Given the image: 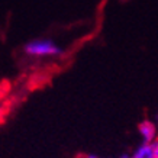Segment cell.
Segmentation results:
<instances>
[{
  "instance_id": "obj_3",
  "label": "cell",
  "mask_w": 158,
  "mask_h": 158,
  "mask_svg": "<svg viewBox=\"0 0 158 158\" xmlns=\"http://www.w3.org/2000/svg\"><path fill=\"white\" fill-rule=\"evenodd\" d=\"M131 157L132 158H157V155H155V149H154L152 144L142 142V144L132 152Z\"/></svg>"
},
{
  "instance_id": "obj_5",
  "label": "cell",
  "mask_w": 158,
  "mask_h": 158,
  "mask_svg": "<svg viewBox=\"0 0 158 158\" xmlns=\"http://www.w3.org/2000/svg\"><path fill=\"white\" fill-rule=\"evenodd\" d=\"M84 158H100V157H97V155H86Z\"/></svg>"
},
{
  "instance_id": "obj_1",
  "label": "cell",
  "mask_w": 158,
  "mask_h": 158,
  "mask_svg": "<svg viewBox=\"0 0 158 158\" xmlns=\"http://www.w3.org/2000/svg\"><path fill=\"white\" fill-rule=\"evenodd\" d=\"M25 52L34 58H47L60 55L61 48L51 39H34L25 45Z\"/></svg>"
},
{
  "instance_id": "obj_2",
  "label": "cell",
  "mask_w": 158,
  "mask_h": 158,
  "mask_svg": "<svg viewBox=\"0 0 158 158\" xmlns=\"http://www.w3.org/2000/svg\"><path fill=\"white\" fill-rule=\"evenodd\" d=\"M138 134H139V136H141V139H142V142L152 144L154 141L158 138V126L152 120L145 119V120H142V122H139Z\"/></svg>"
},
{
  "instance_id": "obj_6",
  "label": "cell",
  "mask_w": 158,
  "mask_h": 158,
  "mask_svg": "<svg viewBox=\"0 0 158 158\" xmlns=\"http://www.w3.org/2000/svg\"><path fill=\"white\" fill-rule=\"evenodd\" d=\"M119 158H132L131 155H122V157H119Z\"/></svg>"
},
{
  "instance_id": "obj_4",
  "label": "cell",
  "mask_w": 158,
  "mask_h": 158,
  "mask_svg": "<svg viewBox=\"0 0 158 158\" xmlns=\"http://www.w3.org/2000/svg\"><path fill=\"white\" fill-rule=\"evenodd\" d=\"M152 145H154V149H155V155H157V158H158V138L152 142Z\"/></svg>"
}]
</instances>
